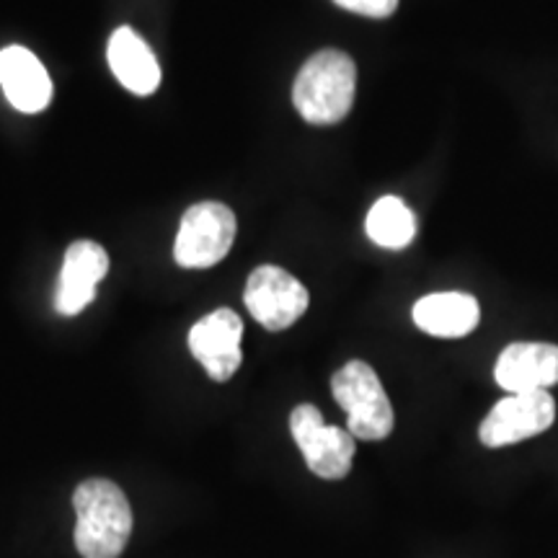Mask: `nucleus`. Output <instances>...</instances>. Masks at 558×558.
<instances>
[{
  "instance_id": "obj_3",
  "label": "nucleus",
  "mask_w": 558,
  "mask_h": 558,
  "mask_svg": "<svg viewBox=\"0 0 558 558\" xmlns=\"http://www.w3.org/2000/svg\"><path fill=\"white\" fill-rule=\"evenodd\" d=\"M331 393L347 411V429L352 437L378 442L393 432V407L378 373L367 362H347L331 378Z\"/></svg>"
},
{
  "instance_id": "obj_6",
  "label": "nucleus",
  "mask_w": 558,
  "mask_h": 558,
  "mask_svg": "<svg viewBox=\"0 0 558 558\" xmlns=\"http://www.w3.org/2000/svg\"><path fill=\"white\" fill-rule=\"evenodd\" d=\"M308 290L300 279L282 267H271V264L251 271L246 292H243V303H246L248 313L267 331L290 329L308 311Z\"/></svg>"
},
{
  "instance_id": "obj_4",
  "label": "nucleus",
  "mask_w": 558,
  "mask_h": 558,
  "mask_svg": "<svg viewBox=\"0 0 558 558\" xmlns=\"http://www.w3.org/2000/svg\"><path fill=\"white\" fill-rule=\"evenodd\" d=\"M235 241V215L222 202H199L181 218L173 259L184 269H207L228 256Z\"/></svg>"
},
{
  "instance_id": "obj_14",
  "label": "nucleus",
  "mask_w": 558,
  "mask_h": 558,
  "mask_svg": "<svg viewBox=\"0 0 558 558\" xmlns=\"http://www.w3.org/2000/svg\"><path fill=\"white\" fill-rule=\"evenodd\" d=\"M365 230L369 241L383 248H407L416 235L414 213L399 197H380L369 207Z\"/></svg>"
},
{
  "instance_id": "obj_10",
  "label": "nucleus",
  "mask_w": 558,
  "mask_h": 558,
  "mask_svg": "<svg viewBox=\"0 0 558 558\" xmlns=\"http://www.w3.org/2000/svg\"><path fill=\"white\" fill-rule=\"evenodd\" d=\"M494 378L509 393L548 390L558 383V347L543 341H514L499 354Z\"/></svg>"
},
{
  "instance_id": "obj_5",
  "label": "nucleus",
  "mask_w": 558,
  "mask_h": 558,
  "mask_svg": "<svg viewBox=\"0 0 558 558\" xmlns=\"http://www.w3.org/2000/svg\"><path fill=\"white\" fill-rule=\"evenodd\" d=\"M290 432L303 452L308 469L318 478H344L354 460V437L349 429L324 422L313 403H300L290 414Z\"/></svg>"
},
{
  "instance_id": "obj_1",
  "label": "nucleus",
  "mask_w": 558,
  "mask_h": 558,
  "mask_svg": "<svg viewBox=\"0 0 558 558\" xmlns=\"http://www.w3.org/2000/svg\"><path fill=\"white\" fill-rule=\"evenodd\" d=\"M75 548L83 558H120L132 535V507L114 481L88 478L75 488Z\"/></svg>"
},
{
  "instance_id": "obj_9",
  "label": "nucleus",
  "mask_w": 558,
  "mask_h": 558,
  "mask_svg": "<svg viewBox=\"0 0 558 558\" xmlns=\"http://www.w3.org/2000/svg\"><path fill=\"white\" fill-rule=\"evenodd\" d=\"M109 271V254L96 241L70 243L62 259L54 311L60 316H78L96 298V288Z\"/></svg>"
},
{
  "instance_id": "obj_8",
  "label": "nucleus",
  "mask_w": 558,
  "mask_h": 558,
  "mask_svg": "<svg viewBox=\"0 0 558 558\" xmlns=\"http://www.w3.org/2000/svg\"><path fill=\"white\" fill-rule=\"evenodd\" d=\"M241 339L243 324L239 313L230 308H218L192 326L190 349L209 378L226 383L233 378L235 369L243 362Z\"/></svg>"
},
{
  "instance_id": "obj_11",
  "label": "nucleus",
  "mask_w": 558,
  "mask_h": 558,
  "mask_svg": "<svg viewBox=\"0 0 558 558\" xmlns=\"http://www.w3.org/2000/svg\"><path fill=\"white\" fill-rule=\"evenodd\" d=\"M0 88L11 107L24 114H37L52 101V81L37 54L11 45L0 50Z\"/></svg>"
},
{
  "instance_id": "obj_15",
  "label": "nucleus",
  "mask_w": 558,
  "mask_h": 558,
  "mask_svg": "<svg viewBox=\"0 0 558 558\" xmlns=\"http://www.w3.org/2000/svg\"><path fill=\"white\" fill-rule=\"evenodd\" d=\"M339 9L360 13L369 19H388L390 13L399 9V0H333Z\"/></svg>"
},
{
  "instance_id": "obj_12",
  "label": "nucleus",
  "mask_w": 558,
  "mask_h": 558,
  "mask_svg": "<svg viewBox=\"0 0 558 558\" xmlns=\"http://www.w3.org/2000/svg\"><path fill=\"white\" fill-rule=\"evenodd\" d=\"M107 58L111 73L124 88L137 96H150L160 86V65L148 41L130 26H120L109 37Z\"/></svg>"
},
{
  "instance_id": "obj_7",
  "label": "nucleus",
  "mask_w": 558,
  "mask_h": 558,
  "mask_svg": "<svg viewBox=\"0 0 558 558\" xmlns=\"http://www.w3.org/2000/svg\"><path fill=\"white\" fill-rule=\"evenodd\" d=\"M556 418V403L548 390L533 393H509L497 407L488 411L481 424L478 437L486 448H505L522 442L535 435H543Z\"/></svg>"
},
{
  "instance_id": "obj_2",
  "label": "nucleus",
  "mask_w": 558,
  "mask_h": 558,
  "mask_svg": "<svg viewBox=\"0 0 558 558\" xmlns=\"http://www.w3.org/2000/svg\"><path fill=\"white\" fill-rule=\"evenodd\" d=\"M357 65L341 50H320L300 68L292 104L311 124H337L352 111Z\"/></svg>"
},
{
  "instance_id": "obj_13",
  "label": "nucleus",
  "mask_w": 558,
  "mask_h": 558,
  "mask_svg": "<svg viewBox=\"0 0 558 558\" xmlns=\"http://www.w3.org/2000/svg\"><path fill=\"white\" fill-rule=\"evenodd\" d=\"M478 318V300L465 292H435L414 305V324L439 339L469 337Z\"/></svg>"
}]
</instances>
